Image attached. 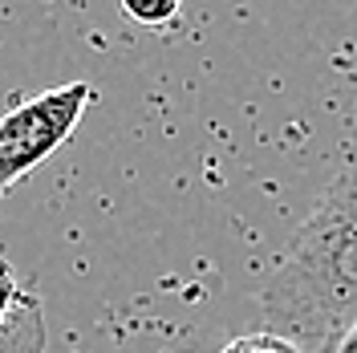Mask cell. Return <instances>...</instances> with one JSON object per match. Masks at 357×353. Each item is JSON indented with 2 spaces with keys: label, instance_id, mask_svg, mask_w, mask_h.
I'll return each instance as SVG.
<instances>
[{
  "label": "cell",
  "instance_id": "obj_1",
  "mask_svg": "<svg viewBox=\"0 0 357 353\" xmlns=\"http://www.w3.org/2000/svg\"><path fill=\"white\" fill-rule=\"evenodd\" d=\"M260 301L268 329L284 341L325 345L341 325L357 321V171L325 187L280 264L268 272Z\"/></svg>",
  "mask_w": 357,
  "mask_h": 353
},
{
  "label": "cell",
  "instance_id": "obj_2",
  "mask_svg": "<svg viewBox=\"0 0 357 353\" xmlns=\"http://www.w3.org/2000/svg\"><path fill=\"white\" fill-rule=\"evenodd\" d=\"M93 102V86L66 82V86L41 89L0 114V199L17 187L29 171H37L53 151L73 138L86 106Z\"/></svg>",
  "mask_w": 357,
  "mask_h": 353
},
{
  "label": "cell",
  "instance_id": "obj_3",
  "mask_svg": "<svg viewBox=\"0 0 357 353\" xmlns=\"http://www.w3.org/2000/svg\"><path fill=\"white\" fill-rule=\"evenodd\" d=\"M45 325L37 296L21 285L8 260H0V353H41Z\"/></svg>",
  "mask_w": 357,
  "mask_h": 353
},
{
  "label": "cell",
  "instance_id": "obj_4",
  "mask_svg": "<svg viewBox=\"0 0 357 353\" xmlns=\"http://www.w3.org/2000/svg\"><path fill=\"white\" fill-rule=\"evenodd\" d=\"M122 13L138 24H171L178 17V4L175 0H167V4H142V0H126L122 4Z\"/></svg>",
  "mask_w": 357,
  "mask_h": 353
},
{
  "label": "cell",
  "instance_id": "obj_6",
  "mask_svg": "<svg viewBox=\"0 0 357 353\" xmlns=\"http://www.w3.org/2000/svg\"><path fill=\"white\" fill-rule=\"evenodd\" d=\"M325 353H357V321H349V325H341V329L321 345Z\"/></svg>",
  "mask_w": 357,
  "mask_h": 353
},
{
  "label": "cell",
  "instance_id": "obj_5",
  "mask_svg": "<svg viewBox=\"0 0 357 353\" xmlns=\"http://www.w3.org/2000/svg\"><path fill=\"white\" fill-rule=\"evenodd\" d=\"M223 353H296L284 341V337H276V333H256V337H240V341H231Z\"/></svg>",
  "mask_w": 357,
  "mask_h": 353
}]
</instances>
